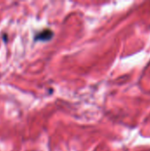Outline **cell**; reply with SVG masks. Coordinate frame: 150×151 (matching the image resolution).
Segmentation results:
<instances>
[{
	"mask_svg": "<svg viewBox=\"0 0 150 151\" xmlns=\"http://www.w3.org/2000/svg\"><path fill=\"white\" fill-rule=\"evenodd\" d=\"M53 36V32L50 29H44L38 33L35 36V40L37 41H49Z\"/></svg>",
	"mask_w": 150,
	"mask_h": 151,
	"instance_id": "6da1fadb",
	"label": "cell"
}]
</instances>
